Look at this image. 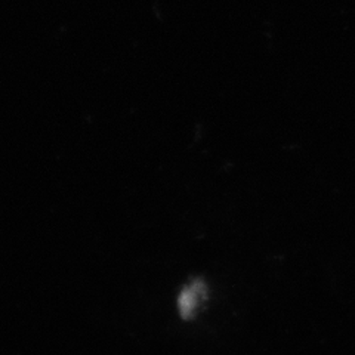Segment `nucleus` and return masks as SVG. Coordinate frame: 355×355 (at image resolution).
<instances>
[{
  "label": "nucleus",
  "mask_w": 355,
  "mask_h": 355,
  "mask_svg": "<svg viewBox=\"0 0 355 355\" xmlns=\"http://www.w3.org/2000/svg\"><path fill=\"white\" fill-rule=\"evenodd\" d=\"M207 296L206 286L202 282H194L190 286H187L178 299V308L182 317L188 318L196 314V311L202 305Z\"/></svg>",
  "instance_id": "f257e3e1"
}]
</instances>
